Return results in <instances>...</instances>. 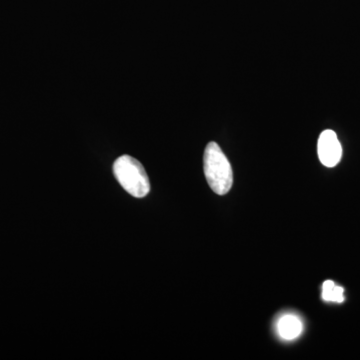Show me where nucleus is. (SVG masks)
<instances>
[{"label":"nucleus","instance_id":"nucleus-1","mask_svg":"<svg viewBox=\"0 0 360 360\" xmlns=\"http://www.w3.org/2000/svg\"><path fill=\"white\" fill-rule=\"evenodd\" d=\"M203 170L210 188L219 195H224L233 184V172L231 163L217 142L206 146L203 155Z\"/></svg>","mask_w":360,"mask_h":360},{"label":"nucleus","instance_id":"nucleus-2","mask_svg":"<svg viewBox=\"0 0 360 360\" xmlns=\"http://www.w3.org/2000/svg\"><path fill=\"white\" fill-rule=\"evenodd\" d=\"M113 174L123 189L134 198H146L150 191V182L146 169L132 156L118 158L113 163Z\"/></svg>","mask_w":360,"mask_h":360},{"label":"nucleus","instance_id":"nucleus-3","mask_svg":"<svg viewBox=\"0 0 360 360\" xmlns=\"http://www.w3.org/2000/svg\"><path fill=\"white\" fill-rule=\"evenodd\" d=\"M319 160L324 167H335L340 163L342 156V148L338 135L333 130H324L317 144Z\"/></svg>","mask_w":360,"mask_h":360},{"label":"nucleus","instance_id":"nucleus-4","mask_svg":"<svg viewBox=\"0 0 360 360\" xmlns=\"http://www.w3.org/2000/svg\"><path fill=\"white\" fill-rule=\"evenodd\" d=\"M279 335L286 340L298 338L302 331V323L295 315H284L277 323Z\"/></svg>","mask_w":360,"mask_h":360},{"label":"nucleus","instance_id":"nucleus-5","mask_svg":"<svg viewBox=\"0 0 360 360\" xmlns=\"http://www.w3.org/2000/svg\"><path fill=\"white\" fill-rule=\"evenodd\" d=\"M322 298L326 302L341 303L345 302V290L333 281H328L322 286Z\"/></svg>","mask_w":360,"mask_h":360}]
</instances>
